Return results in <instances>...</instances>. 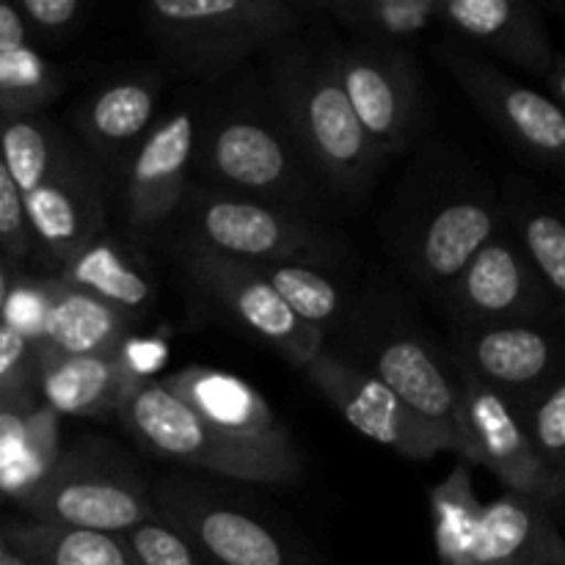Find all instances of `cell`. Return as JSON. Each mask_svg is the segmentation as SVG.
Returning <instances> with one entry per match:
<instances>
[{
    "instance_id": "1",
    "label": "cell",
    "mask_w": 565,
    "mask_h": 565,
    "mask_svg": "<svg viewBox=\"0 0 565 565\" xmlns=\"http://www.w3.org/2000/svg\"><path fill=\"white\" fill-rule=\"evenodd\" d=\"M268 77L274 110L312 177L342 196H364L384 158L359 127L329 53L292 33L268 47Z\"/></svg>"
},
{
    "instance_id": "2",
    "label": "cell",
    "mask_w": 565,
    "mask_h": 565,
    "mask_svg": "<svg viewBox=\"0 0 565 565\" xmlns=\"http://www.w3.org/2000/svg\"><path fill=\"white\" fill-rule=\"evenodd\" d=\"M315 3L298 0H154L143 31L182 75L218 77L303 25Z\"/></svg>"
},
{
    "instance_id": "3",
    "label": "cell",
    "mask_w": 565,
    "mask_h": 565,
    "mask_svg": "<svg viewBox=\"0 0 565 565\" xmlns=\"http://www.w3.org/2000/svg\"><path fill=\"white\" fill-rule=\"evenodd\" d=\"M193 171L202 185L292 213L312 204V171L270 108L224 105L199 114Z\"/></svg>"
},
{
    "instance_id": "4",
    "label": "cell",
    "mask_w": 565,
    "mask_h": 565,
    "mask_svg": "<svg viewBox=\"0 0 565 565\" xmlns=\"http://www.w3.org/2000/svg\"><path fill=\"white\" fill-rule=\"evenodd\" d=\"M119 417L143 447L182 467L254 486H287L301 478V452L224 434L177 401L160 381H147L121 406Z\"/></svg>"
},
{
    "instance_id": "5",
    "label": "cell",
    "mask_w": 565,
    "mask_h": 565,
    "mask_svg": "<svg viewBox=\"0 0 565 565\" xmlns=\"http://www.w3.org/2000/svg\"><path fill=\"white\" fill-rule=\"evenodd\" d=\"M191 246L210 248L241 263H301L323 268L340 246L301 213L199 185L180 204Z\"/></svg>"
},
{
    "instance_id": "6",
    "label": "cell",
    "mask_w": 565,
    "mask_h": 565,
    "mask_svg": "<svg viewBox=\"0 0 565 565\" xmlns=\"http://www.w3.org/2000/svg\"><path fill=\"white\" fill-rule=\"evenodd\" d=\"M31 522L125 535L158 519L141 475L105 450H64L50 478L20 502Z\"/></svg>"
},
{
    "instance_id": "7",
    "label": "cell",
    "mask_w": 565,
    "mask_h": 565,
    "mask_svg": "<svg viewBox=\"0 0 565 565\" xmlns=\"http://www.w3.org/2000/svg\"><path fill=\"white\" fill-rule=\"evenodd\" d=\"M152 502L160 522L213 565H320L254 508L204 483L163 480Z\"/></svg>"
},
{
    "instance_id": "8",
    "label": "cell",
    "mask_w": 565,
    "mask_h": 565,
    "mask_svg": "<svg viewBox=\"0 0 565 565\" xmlns=\"http://www.w3.org/2000/svg\"><path fill=\"white\" fill-rule=\"evenodd\" d=\"M458 375V414L452 452L469 467H483L511 494L530 497L552 511L563 502L565 480L541 463L511 403L452 359Z\"/></svg>"
},
{
    "instance_id": "9",
    "label": "cell",
    "mask_w": 565,
    "mask_h": 565,
    "mask_svg": "<svg viewBox=\"0 0 565 565\" xmlns=\"http://www.w3.org/2000/svg\"><path fill=\"white\" fill-rule=\"evenodd\" d=\"M329 64L381 158L403 152L423 114L419 72L408 47L356 39L331 47Z\"/></svg>"
},
{
    "instance_id": "10",
    "label": "cell",
    "mask_w": 565,
    "mask_h": 565,
    "mask_svg": "<svg viewBox=\"0 0 565 565\" xmlns=\"http://www.w3.org/2000/svg\"><path fill=\"white\" fill-rule=\"evenodd\" d=\"M31 257L58 274L77 252L97 241L105 230L103 177L72 141L47 174L22 193Z\"/></svg>"
},
{
    "instance_id": "11",
    "label": "cell",
    "mask_w": 565,
    "mask_h": 565,
    "mask_svg": "<svg viewBox=\"0 0 565 565\" xmlns=\"http://www.w3.org/2000/svg\"><path fill=\"white\" fill-rule=\"evenodd\" d=\"M185 270L199 290L296 367L303 370L326 348V337L301 323L254 265L188 243Z\"/></svg>"
},
{
    "instance_id": "12",
    "label": "cell",
    "mask_w": 565,
    "mask_h": 565,
    "mask_svg": "<svg viewBox=\"0 0 565 565\" xmlns=\"http://www.w3.org/2000/svg\"><path fill=\"white\" fill-rule=\"evenodd\" d=\"M447 70L475 108L519 149L539 163H561L565 152V114L544 92L522 86L483 55L458 47L441 50Z\"/></svg>"
},
{
    "instance_id": "13",
    "label": "cell",
    "mask_w": 565,
    "mask_h": 565,
    "mask_svg": "<svg viewBox=\"0 0 565 565\" xmlns=\"http://www.w3.org/2000/svg\"><path fill=\"white\" fill-rule=\"evenodd\" d=\"M303 373L318 386L320 395L345 417V423L367 439L379 441L412 461H425V458L450 450V445L423 419L414 417L375 375L351 364L340 353L323 348L303 367Z\"/></svg>"
},
{
    "instance_id": "14",
    "label": "cell",
    "mask_w": 565,
    "mask_h": 565,
    "mask_svg": "<svg viewBox=\"0 0 565 565\" xmlns=\"http://www.w3.org/2000/svg\"><path fill=\"white\" fill-rule=\"evenodd\" d=\"M461 329L494 323H541L561 307L511 235L497 232L447 290Z\"/></svg>"
},
{
    "instance_id": "15",
    "label": "cell",
    "mask_w": 565,
    "mask_h": 565,
    "mask_svg": "<svg viewBox=\"0 0 565 565\" xmlns=\"http://www.w3.org/2000/svg\"><path fill=\"white\" fill-rule=\"evenodd\" d=\"M196 127V108L171 110L125 158V213L136 232L158 230L180 210L191 188Z\"/></svg>"
},
{
    "instance_id": "16",
    "label": "cell",
    "mask_w": 565,
    "mask_h": 565,
    "mask_svg": "<svg viewBox=\"0 0 565 565\" xmlns=\"http://www.w3.org/2000/svg\"><path fill=\"white\" fill-rule=\"evenodd\" d=\"M456 362L475 379L519 403L552 375L563 373L561 342L539 323L472 326L461 331Z\"/></svg>"
},
{
    "instance_id": "17",
    "label": "cell",
    "mask_w": 565,
    "mask_h": 565,
    "mask_svg": "<svg viewBox=\"0 0 565 565\" xmlns=\"http://www.w3.org/2000/svg\"><path fill=\"white\" fill-rule=\"evenodd\" d=\"M370 375L381 381L414 417L434 428L452 450L458 414V375L441 364L419 331H381L370 345Z\"/></svg>"
},
{
    "instance_id": "18",
    "label": "cell",
    "mask_w": 565,
    "mask_h": 565,
    "mask_svg": "<svg viewBox=\"0 0 565 565\" xmlns=\"http://www.w3.org/2000/svg\"><path fill=\"white\" fill-rule=\"evenodd\" d=\"M439 22L483 53L546 77L555 42L535 6L524 0H439Z\"/></svg>"
},
{
    "instance_id": "19",
    "label": "cell",
    "mask_w": 565,
    "mask_h": 565,
    "mask_svg": "<svg viewBox=\"0 0 565 565\" xmlns=\"http://www.w3.org/2000/svg\"><path fill=\"white\" fill-rule=\"evenodd\" d=\"M502 210L483 193L456 196L439 204L408 246V268L428 290L445 292L456 285L469 259L500 232Z\"/></svg>"
},
{
    "instance_id": "20",
    "label": "cell",
    "mask_w": 565,
    "mask_h": 565,
    "mask_svg": "<svg viewBox=\"0 0 565 565\" xmlns=\"http://www.w3.org/2000/svg\"><path fill=\"white\" fill-rule=\"evenodd\" d=\"M141 379L116 353L97 356H61L39 348L36 356V392L39 401L58 417H103L119 414L121 406L141 390Z\"/></svg>"
},
{
    "instance_id": "21",
    "label": "cell",
    "mask_w": 565,
    "mask_h": 565,
    "mask_svg": "<svg viewBox=\"0 0 565 565\" xmlns=\"http://www.w3.org/2000/svg\"><path fill=\"white\" fill-rule=\"evenodd\" d=\"M160 384L224 434L274 450H298L270 403L237 375L213 367H185Z\"/></svg>"
},
{
    "instance_id": "22",
    "label": "cell",
    "mask_w": 565,
    "mask_h": 565,
    "mask_svg": "<svg viewBox=\"0 0 565 565\" xmlns=\"http://www.w3.org/2000/svg\"><path fill=\"white\" fill-rule=\"evenodd\" d=\"M463 565H565V544L550 508L505 491L483 505Z\"/></svg>"
},
{
    "instance_id": "23",
    "label": "cell",
    "mask_w": 565,
    "mask_h": 565,
    "mask_svg": "<svg viewBox=\"0 0 565 565\" xmlns=\"http://www.w3.org/2000/svg\"><path fill=\"white\" fill-rule=\"evenodd\" d=\"M160 81L154 75H125L99 86L75 110V127L88 152L103 163H116L132 152L154 125Z\"/></svg>"
},
{
    "instance_id": "24",
    "label": "cell",
    "mask_w": 565,
    "mask_h": 565,
    "mask_svg": "<svg viewBox=\"0 0 565 565\" xmlns=\"http://www.w3.org/2000/svg\"><path fill=\"white\" fill-rule=\"evenodd\" d=\"M55 276L66 287L86 292L130 323L152 312L154 307V281L147 274V265L105 232L77 252Z\"/></svg>"
},
{
    "instance_id": "25",
    "label": "cell",
    "mask_w": 565,
    "mask_h": 565,
    "mask_svg": "<svg viewBox=\"0 0 565 565\" xmlns=\"http://www.w3.org/2000/svg\"><path fill=\"white\" fill-rule=\"evenodd\" d=\"M132 323L86 292L66 287L58 276H47V312L39 348L61 356L116 353L130 340Z\"/></svg>"
},
{
    "instance_id": "26",
    "label": "cell",
    "mask_w": 565,
    "mask_h": 565,
    "mask_svg": "<svg viewBox=\"0 0 565 565\" xmlns=\"http://www.w3.org/2000/svg\"><path fill=\"white\" fill-rule=\"evenodd\" d=\"M6 546L20 552L31 565H141L121 535L66 530L50 524H6Z\"/></svg>"
},
{
    "instance_id": "27",
    "label": "cell",
    "mask_w": 565,
    "mask_h": 565,
    "mask_svg": "<svg viewBox=\"0 0 565 565\" xmlns=\"http://www.w3.org/2000/svg\"><path fill=\"white\" fill-rule=\"evenodd\" d=\"M320 11L356 33V39L401 47L439 22V0H329L320 3Z\"/></svg>"
},
{
    "instance_id": "28",
    "label": "cell",
    "mask_w": 565,
    "mask_h": 565,
    "mask_svg": "<svg viewBox=\"0 0 565 565\" xmlns=\"http://www.w3.org/2000/svg\"><path fill=\"white\" fill-rule=\"evenodd\" d=\"M480 516H483V502L475 494L472 467L461 461L430 491L434 546L441 565H463L475 544Z\"/></svg>"
},
{
    "instance_id": "29",
    "label": "cell",
    "mask_w": 565,
    "mask_h": 565,
    "mask_svg": "<svg viewBox=\"0 0 565 565\" xmlns=\"http://www.w3.org/2000/svg\"><path fill=\"white\" fill-rule=\"evenodd\" d=\"M61 452H64V447H61V417L50 412L44 403H39L28 417L17 447L0 467V505L3 502L20 505L22 500H28L50 478Z\"/></svg>"
},
{
    "instance_id": "30",
    "label": "cell",
    "mask_w": 565,
    "mask_h": 565,
    "mask_svg": "<svg viewBox=\"0 0 565 565\" xmlns=\"http://www.w3.org/2000/svg\"><path fill=\"white\" fill-rule=\"evenodd\" d=\"M252 265V263H248ZM259 276L276 290L292 315L309 329L329 334L345 312L342 290L323 274V268L301 263H263L254 265Z\"/></svg>"
},
{
    "instance_id": "31",
    "label": "cell",
    "mask_w": 565,
    "mask_h": 565,
    "mask_svg": "<svg viewBox=\"0 0 565 565\" xmlns=\"http://www.w3.org/2000/svg\"><path fill=\"white\" fill-rule=\"evenodd\" d=\"M66 143L70 138L44 114L0 116V158L20 191V199L47 174Z\"/></svg>"
},
{
    "instance_id": "32",
    "label": "cell",
    "mask_w": 565,
    "mask_h": 565,
    "mask_svg": "<svg viewBox=\"0 0 565 565\" xmlns=\"http://www.w3.org/2000/svg\"><path fill=\"white\" fill-rule=\"evenodd\" d=\"M513 226V243L527 257L552 296H565V224L561 213L544 204H513L508 210Z\"/></svg>"
},
{
    "instance_id": "33",
    "label": "cell",
    "mask_w": 565,
    "mask_h": 565,
    "mask_svg": "<svg viewBox=\"0 0 565 565\" xmlns=\"http://www.w3.org/2000/svg\"><path fill=\"white\" fill-rule=\"evenodd\" d=\"M64 92V75L33 44L0 53V116L44 114Z\"/></svg>"
},
{
    "instance_id": "34",
    "label": "cell",
    "mask_w": 565,
    "mask_h": 565,
    "mask_svg": "<svg viewBox=\"0 0 565 565\" xmlns=\"http://www.w3.org/2000/svg\"><path fill=\"white\" fill-rule=\"evenodd\" d=\"M524 436L535 456L555 478L565 480V384L563 373L552 375L550 381L513 403Z\"/></svg>"
},
{
    "instance_id": "35",
    "label": "cell",
    "mask_w": 565,
    "mask_h": 565,
    "mask_svg": "<svg viewBox=\"0 0 565 565\" xmlns=\"http://www.w3.org/2000/svg\"><path fill=\"white\" fill-rule=\"evenodd\" d=\"M141 565H213L160 519L121 535Z\"/></svg>"
},
{
    "instance_id": "36",
    "label": "cell",
    "mask_w": 565,
    "mask_h": 565,
    "mask_svg": "<svg viewBox=\"0 0 565 565\" xmlns=\"http://www.w3.org/2000/svg\"><path fill=\"white\" fill-rule=\"evenodd\" d=\"M44 312H47V276H17L0 312V323L39 345Z\"/></svg>"
},
{
    "instance_id": "37",
    "label": "cell",
    "mask_w": 565,
    "mask_h": 565,
    "mask_svg": "<svg viewBox=\"0 0 565 565\" xmlns=\"http://www.w3.org/2000/svg\"><path fill=\"white\" fill-rule=\"evenodd\" d=\"M0 254L20 268L31 259V237H28L22 199L3 158H0Z\"/></svg>"
},
{
    "instance_id": "38",
    "label": "cell",
    "mask_w": 565,
    "mask_h": 565,
    "mask_svg": "<svg viewBox=\"0 0 565 565\" xmlns=\"http://www.w3.org/2000/svg\"><path fill=\"white\" fill-rule=\"evenodd\" d=\"M17 11L25 20L28 33L44 39H64L81 25L86 6L81 0H20Z\"/></svg>"
},
{
    "instance_id": "39",
    "label": "cell",
    "mask_w": 565,
    "mask_h": 565,
    "mask_svg": "<svg viewBox=\"0 0 565 565\" xmlns=\"http://www.w3.org/2000/svg\"><path fill=\"white\" fill-rule=\"evenodd\" d=\"M39 345L0 323V392L36 386Z\"/></svg>"
},
{
    "instance_id": "40",
    "label": "cell",
    "mask_w": 565,
    "mask_h": 565,
    "mask_svg": "<svg viewBox=\"0 0 565 565\" xmlns=\"http://www.w3.org/2000/svg\"><path fill=\"white\" fill-rule=\"evenodd\" d=\"M39 403L42 401H39L36 386H20V390L0 392V467H3L6 458L17 447V441H20L22 430L28 425V417H31Z\"/></svg>"
},
{
    "instance_id": "41",
    "label": "cell",
    "mask_w": 565,
    "mask_h": 565,
    "mask_svg": "<svg viewBox=\"0 0 565 565\" xmlns=\"http://www.w3.org/2000/svg\"><path fill=\"white\" fill-rule=\"evenodd\" d=\"M25 44H31V33H28L25 20L17 11V3L0 0V53L25 47Z\"/></svg>"
},
{
    "instance_id": "42",
    "label": "cell",
    "mask_w": 565,
    "mask_h": 565,
    "mask_svg": "<svg viewBox=\"0 0 565 565\" xmlns=\"http://www.w3.org/2000/svg\"><path fill=\"white\" fill-rule=\"evenodd\" d=\"M544 86H546V92H544L546 97L563 108V99H565V58H563V53L555 55V64H552V70L546 72Z\"/></svg>"
},
{
    "instance_id": "43",
    "label": "cell",
    "mask_w": 565,
    "mask_h": 565,
    "mask_svg": "<svg viewBox=\"0 0 565 565\" xmlns=\"http://www.w3.org/2000/svg\"><path fill=\"white\" fill-rule=\"evenodd\" d=\"M20 274H22L20 265H14L9 257H3V254H0V312H3V303H6V298H9L11 285H14L17 276Z\"/></svg>"
},
{
    "instance_id": "44",
    "label": "cell",
    "mask_w": 565,
    "mask_h": 565,
    "mask_svg": "<svg viewBox=\"0 0 565 565\" xmlns=\"http://www.w3.org/2000/svg\"><path fill=\"white\" fill-rule=\"evenodd\" d=\"M3 565H31V563H28L25 557L20 555V552L9 550V552H6V561H3Z\"/></svg>"
},
{
    "instance_id": "45",
    "label": "cell",
    "mask_w": 565,
    "mask_h": 565,
    "mask_svg": "<svg viewBox=\"0 0 565 565\" xmlns=\"http://www.w3.org/2000/svg\"><path fill=\"white\" fill-rule=\"evenodd\" d=\"M6 552H9V546H6L3 535H0V565H3V561H6Z\"/></svg>"
}]
</instances>
